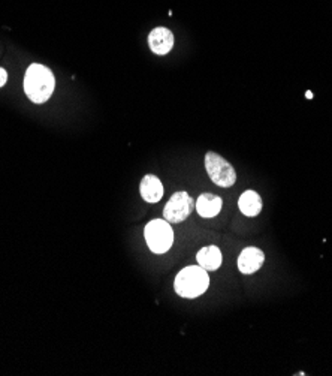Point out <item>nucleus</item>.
I'll list each match as a JSON object with an SVG mask.
<instances>
[{
    "mask_svg": "<svg viewBox=\"0 0 332 376\" xmlns=\"http://www.w3.org/2000/svg\"><path fill=\"white\" fill-rule=\"evenodd\" d=\"M148 45L154 54H168L174 47V34L166 27H156L148 35Z\"/></svg>",
    "mask_w": 332,
    "mask_h": 376,
    "instance_id": "nucleus-6",
    "label": "nucleus"
},
{
    "mask_svg": "<svg viewBox=\"0 0 332 376\" xmlns=\"http://www.w3.org/2000/svg\"><path fill=\"white\" fill-rule=\"evenodd\" d=\"M24 92H26L27 97L35 104H44L49 97H51L54 87H56V78L54 73L49 71L44 64L32 63L24 75Z\"/></svg>",
    "mask_w": 332,
    "mask_h": 376,
    "instance_id": "nucleus-1",
    "label": "nucleus"
},
{
    "mask_svg": "<svg viewBox=\"0 0 332 376\" xmlns=\"http://www.w3.org/2000/svg\"><path fill=\"white\" fill-rule=\"evenodd\" d=\"M205 168L210 178L220 187H230L237 182V173L234 167L217 153L209 152L205 154Z\"/></svg>",
    "mask_w": 332,
    "mask_h": 376,
    "instance_id": "nucleus-4",
    "label": "nucleus"
},
{
    "mask_svg": "<svg viewBox=\"0 0 332 376\" xmlns=\"http://www.w3.org/2000/svg\"><path fill=\"white\" fill-rule=\"evenodd\" d=\"M6 81H8V72L3 68H0V87H3L6 84Z\"/></svg>",
    "mask_w": 332,
    "mask_h": 376,
    "instance_id": "nucleus-12",
    "label": "nucleus"
},
{
    "mask_svg": "<svg viewBox=\"0 0 332 376\" xmlns=\"http://www.w3.org/2000/svg\"><path fill=\"white\" fill-rule=\"evenodd\" d=\"M145 242L153 253H166L174 243V231L168 220L154 219L148 222L144 230Z\"/></svg>",
    "mask_w": 332,
    "mask_h": 376,
    "instance_id": "nucleus-3",
    "label": "nucleus"
},
{
    "mask_svg": "<svg viewBox=\"0 0 332 376\" xmlns=\"http://www.w3.org/2000/svg\"><path fill=\"white\" fill-rule=\"evenodd\" d=\"M305 96H307V99H313V93L311 92H307Z\"/></svg>",
    "mask_w": 332,
    "mask_h": 376,
    "instance_id": "nucleus-13",
    "label": "nucleus"
},
{
    "mask_svg": "<svg viewBox=\"0 0 332 376\" xmlns=\"http://www.w3.org/2000/svg\"><path fill=\"white\" fill-rule=\"evenodd\" d=\"M139 191L143 200L150 204L159 202L163 197V185L161 180L153 174H147L143 180H141Z\"/></svg>",
    "mask_w": 332,
    "mask_h": 376,
    "instance_id": "nucleus-8",
    "label": "nucleus"
},
{
    "mask_svg": "<svg viewBox=\"0 0 332 376\" xmlns=\"http://www.w3.org/2000/svg\"><path fill=\"white\" fill-rule=\"evenodd\" d=\"M210 277L201 266H189L177 274L174 288L182 298H196L209 290Z\"/></svg>",
    "mask_w": 332,
    "mask_h": 376,
    "instance_id": "nucleus-2",
    "label": "nucleus"
},
{
    "mask_svg": "<svg viewBox=\"0 0 332 376\" xmlns=\"http://www.w3.org/2000/svg\"><path fill=\"white\" fill-rule=\"evenodd\" d=\"M193 200L187 192H177L174 193L168 204L165 206L163 218L169 224H180L186 220L193 210Z\"/></svg>",
    "mask_w": 332,
    "mask_h": 376,
    "instance_id": "nucleus-5",
    "label": "nucleus"
},
{
    "mask_svg": "<svg viewBox=\"0 0 332 376\" xmlns=\"http://www.w3.org/2000/svg\"><path fill=\"white\" fill-rule=\"evenodd\" d=\"M238 207L247 218H254L262 211V198L254 191H246L238 200Z\"/></svg>",
    "mask_w": 332,
    "mask_h": 376,
    "instance_id": "nucleus-10",
    "label": "nucleus"
},
{
    "mask_svg": "<svg viewBox=\"0 0 332 376\" xmlns=\"http://www.w3.org/2000/svg\"><path fill=\"white\" fill-rule=\"evenodd\" d=\"M222 252L217 246H206L198 252V266L205 268L206 272H215L222 266Z\"/></svg>",
    "mask_w": 332,
    "mask_h": 376,
    "instance_id": "nucleus-11",
    "label": "nucleus"
},
{
    "mask_svg": "<svg viewBox=\"0 0 332 376\" xmlns=\"http://www.w3.org/2000/svg\"><path fill=\"white\" fill-rule=\"evenodd\" d=\"M223 200L214 193H202L196 201V210L199 216L205 219L215 218L222 210Z\"/></svg>",
    "mask_w": 332,
    "mask_h": 376,
    "instance_id": "nucleus-9",
    "label": "nucleus"
},
{
    "mask_svg": "<svg viewBox=\"0 0 332 376\" xmlns=\"http://www.w3.org/2000/svg\"><path fill=\"white\" fill-rule=\"evenodd\" d=\"M265 261V255L261 249L257 248H246L239 253L237 266L243 274H253L259 270Z\"/></svg>",
    "mask_w": 332,
    "mask_h": 376,
    "instance_id": "nucleus-7",
    "label": "nucleus"
}]
</instances>
